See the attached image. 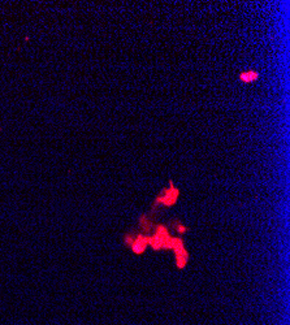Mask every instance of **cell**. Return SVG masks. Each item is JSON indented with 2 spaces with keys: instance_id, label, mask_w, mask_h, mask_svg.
Segmentation results:
<instances>
[{
  "instance_id": "6da1fadb",
  "label": "cell",
  "mask_w": 290,
  "mask_h": 325,
  "mask_svg": "<svg viewBox=\"0 0 290 325\" xmlns=\"http://www.w3.org/2000/svg\"><path fill=\"white\" fill-rule=\"evenodd\" d=\"M258 78H259V74L256 73L255 70H247V72H243V73H241V76H240V79L242 81V82H245V83L254 82V81H256Z\"/></svg>"
}]
</instances>
